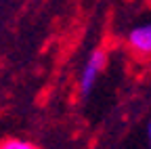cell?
<instances>
[{"instance_id": "obj_4", "label": "cell", "mask_w": 151, "mask_h": 149, "mask_svg": "<svg viewBox=\"0 0 151 149\" xmlns=\"http://www.w3.org/2000/svg\"><path fill=\"white\" fill-rule=\"evenodd\" d=\"M147 141H149V147H151V122H149V126H147Z\"/></svg>"}, {"instance_id": "obj_3", "label": "cell", "mask_w": 151, "mask_h": 149, "mask_svg": "<svg viewBox=\"0 0 151 149\" xmlns=\"http://www.w3.org/2000/svg\"><path fill=\"white\" fill-rule=\"evenodd\" d=\"M0 149H38V147L29 141H23V139H6L0 143Z\"/></svg>"}, {"instance_id": "obj_1", "label": "cell", "mask_w": 151, "mask_h": 149, "mask_svg": "<svg viewBox=\"0 0 151 149\" xmlns=\"http://www.w3.org/2000/svg\"><path fill=\"white\" fill-rule=\"evenodd\" d=\"M105 67V53L103 50H94L90 53V57L86 59L82 71H80V92L86 97L90 95V90L94 88V84H97L99 80V73L103 71Z\"/></svg>"}, {"instance_id": "obj_2", "label": "cell", "mask_w": 151, "mask_h": 149, "mask_svg": "<svg viewBox=\"0 0 151 149\" xmlns=\"http://www.w3.org/2000/svg\"><path fill=\"white\" fill-rule=\"evenodd\" d=\"M126 42H128L132 53L141 55V57H149L151 55V23H143V25L132 27L128 32Z\"/></svg>"}]
</instances>
